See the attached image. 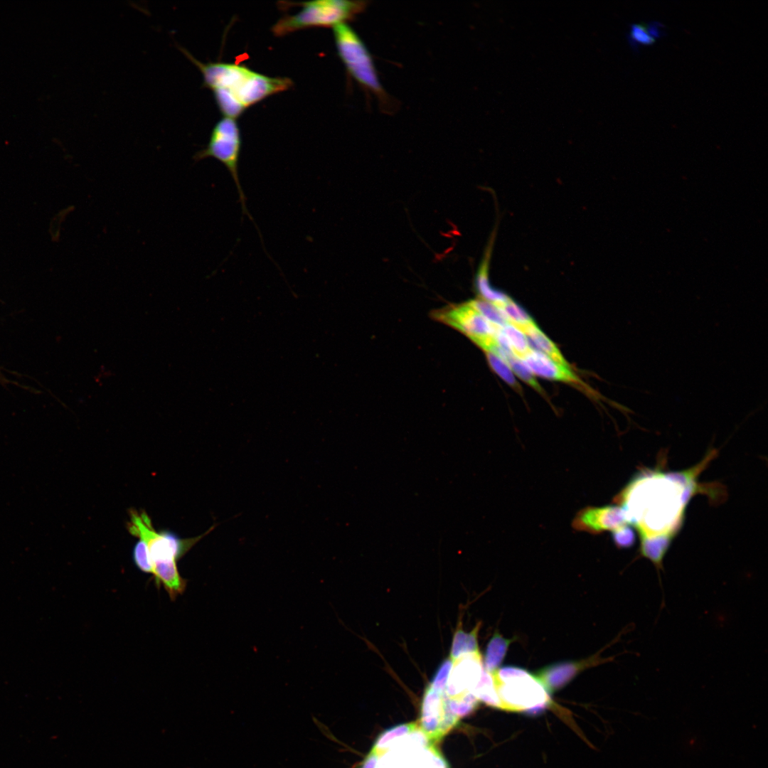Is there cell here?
<instances>
[{
	"label": "cell",
	"instance_id": "obj_1",
	"mask_svg": "<svg viewBox=\"0 0 768 768\" xmlns=\"http://www.w3.org/2000/svg\"><path fill=\"white\" fill-rule=\"evenodd\" d=\"M181 52L200 70L203 86L210 89L225 117L236 119L250 107L265 98L289 90L293 82L284 77H270L245 65L223 62L203 63L188 50Z\"/></svg>",
	"mask_w": 768,
	"mask_h": 768
},
{
	"label": "cell",
	"instance_id": "obj_2",
	"mask_svg": "<svg viewBox=\"0 0 768 768\" xmlns=\"http://www.w3.org/2000/svg\"><path fill=\"white\" fill-rule=\"evenodd\" d=\"M371 751L378 757L377 768H449L417 723L386 730Z\"/></svg>",
	"mask_w": 768,
	"mask_h": 768
},
{
	"label": "cell",
	"instance_id": "obj_3",
	"mask_svg": "<svg viewBox=\"0 0 768 768\" xmlns=\"http://www.w3.org/2000/svg\"><path fill=\"white\" fill-rule=\"evenodd\" d=\"M129 513V521L127 528L131 535L146 544L154 580H161L177 574V560L218 526L213 524L198 536L181 539L169 530L156 531L144 511L131 509Z\"/></svg>",
	"mask_w": 768,
	"mask_h": 768
},
{
	"label": "cell",
	"instance_id": "obj_4",
	"mask_svg": "<svg viewBox=\"0 0 768 768\" xmlns=\"http://www.w3.org/2000/svg\"><path fill=\"white\" fill-rule=\"evenodd\" d=\"M280 7L301 6L302 9L294 15H287L279 19L272 26V31L281 37L295 31L314 28H334L346 23L364 11L366 2L363 1L316 0L305 2L283 1Z\"/></svg>",
	"mask_w": 768,
	"mask_h": 768
},
{
	"label": "cell",
	"instance_id": "obj_5",
	"mask_svg": "<svg viewBox=\"0 0 768 768\" xmlns=\"http://www.w3.org/2000/svg\"><path fill=\"white\" fill-rule=\"evenodd\" d=\"M499 700V709L535 713L550 704V693L535 676L513 666L491 673Z\"/></svg>",
	"mask_w": 768,
	"mask_h": 768
},
{
	"label": "cell",
	"instance_id": "obj_6",
	"mask_svg": "<svg viewBox=\"0 0 768 768\" xmlns=\"http://www.w3.org/2000/svg\"><path fill=\"white\" fill-rule=\"evenodd\" d=\"M333 33L338 55L348 74L383 105L389 104L373 57L358 34L347 23L334 27Z\"/></svg>",
	"mask_w": 768,
	"mask_h": 768
},
{
	"label": "cell",
	"instance_id": "obj_7",
	"mask_svg": "<svg viewBox=\"0 0 768 768\" xmlns=\"http://www.w3.org/2000/svg\"><path fill=\"white\" fill-rule=\"evenodd\" d=\"M241 148V132L235 119L224 117L215 124L206 146L195 154L194 159L213 158L227 169L237 188L242 212L253 222L247 208L246 197L239 176Z\"/></svg>",
	"mask_w": 768,
	"mask_h": 768
},
{
	"label": "cell",
	"instance_id": "obj_8",
	"mask_svg": "<svg viewBox=\"0 0 768 768\" xmlns=\"http://www.w3.org/2000/svg\"><path fill=\"white\" fill-rule=\"evenodd\" d=\"M483 670L479 651L464 654L452 661L445 692L451 711L458 717L467 715L476 708L479 701L473 692Z\"/></svg>",
	"mask_w": 768,
	"mask_h": 768
},
{
	"label": "cell",
	"instance_id": "obj_9",
	"mask_svg": "<svg viewBox=\"0 0 768 768\" xmlns=\"http://www.w3.org/2000/svg\"><path fill=\"white\" fill-rule=\"evenodd\" d=\"M434 317L464 334L484 351L496 343L494 336L498 326L487 321L469 302L438 311Z\"/></svg>",
	"mask_w": 768,
	"mask_h": 768
},
{
	"label": "cell",
	"instance_id": "obj_10",
	"mask_svg": "<svg viewBox=\"0 0 768 768\" xmlns=\"http://www.w3.org/2000/svg\"><path fill=\"white\" fill-rule=\"evenodd\" d=\"M459 718L450 710L445 691L437 690L430 685L425 689L421 707L420 727L432 742L441 740L456 725Z\"/></svg>",
	"mask_w": 768,
	"mask_h": 768
},
{
	"label": "cell",
	"instance_id": "obj_11",
	"mask_svg": "<svg viewBox=\"0 0 768 768\" xmlns=\"http://www.w3.org/2000/svg\"><path fill=\"white\" fill-rule=\"evenodd\" d=\"M626 521L624 512L614 506H588L580 510L575 516L572 526L576 530L598 534L606 530H615Z\"/></svg>",
	"mask_w": 768,
	"mask_h": 768
},
{
	"label": "cell",
	"instance_id": "obj_12",
	"mask_svg": "<svg viewBox=\"0 0 768 768\" xmlns=\"http://www.w3.org/2000/svg\"><path fill=\"white\" fill-rule=\"evenodd\" d=\"M533 374L552 380L579 383L580 380L569 367L562 366L543 353L531 348L521 359Z\"/></svg>",
	"mask_w": 768,
	"mask_h": 768
},
{
	"label": "cell",
	"instance_id": "obj_13",
	"mask_svg": "<svg viewBox=\"0 0 768 768\" xmlns=\"http://www.w3.org/2000/svg\"><path fill=\"white\" fill-rule=\"evenodd\" d=\"M590 661L558 663L541 669L535 676L550 693L563 687L581 670L590 666Z\"/></svg>",
	"mask_w": 768,
	"mask_h": 768
},
{
	"label": "cell",
	"instance_id": "obj_14",
	"mask_svg": "<svg viewBox=\"0 0 768 768\" xmlns=\"http://www.w3.org/2000/svg\"><path fill=\"white\" fill-rule=\"evenodd\" d=\"M663 26L661 22L655 21L630 23V30L626 36L631 48L636 51L639 46L653 44L657 38L665 35L661 30Z\"/></svg>",
	"mask_w": 768,
	"mask_h": 768
},
{
	"label": "cell",
	"instance_id": "obj_15",
	"mask_svg": "<svg viewBox=\"0 0 768 768\" xmlns=\"http://www.w3.org/2000/svg\"><path fill=\"white\" fill-rule=\"evenodd\" d=\"M531 341L536 350L543 353L557 363L569 367L567 361L555 344L535 324L523 331Z\"/></svg>",
	"mask_w": 768,
	"mask_h": 768
},
{
	"label": "cell",
	"instance_id": "obj_16",
	"mask_svg": "<svg viewBox=\"0 0 768 768\" xmlns=\"http://www.w3.org/2000/svg\"><path fill=\"white\" fill-rule=\"evenodd\" d=\"M511 639H507L496 632L489 641L484 656V667L489 673L498 668L503 660Z\"/></svg>",
	"mask_w": 768,
	"mask_h": 768
},
{
	"label": "cell",
	"instance_id": "obj_17",
	"mask_svg": "<svg viewBox=\"0 0 768 768\" xmlns=\"http://www.w3.org/2000/svg\"><path fill=\"white\" fill-rule=\"evenodd\" d=\"M479 625L469 633L465 632L461 627L457 629L450 651V659L454 661L461 656L479 651L477 634Z\"/></svg>",
	"mask_w": 768,
	"mask_h": 768
},
{
	"label": "cell",
	"instance_id": "obj_18",
	"mask_svg": "<svg viewBox=\"0 0 768 768\" xmlns=\"http://www.w3.org/2000/svg\"><path fill=\"white\" fill-rule=\"evenodd\" d=\"M496 306L503 313L508 323L522 332L535 325L533 319L527 312L511 298L505 303Z\"/></svg>",
	"mask_w": 768,
	"mask_h": 768
},
{
	"label": "cell",
	"instance_id": "obj_19",
	"mask_svg": "<svg viewBox=\"0 0 768 768\" xmlns=\"http://www.w3.org/2000/svg\"><path fill=\"white\" fill-rule=\"evenodd\" d=\"M473 694L479 701L487 705L499 708V700L495 689L492 675L484 667L479 682L474 690Z\"/></svg>",
	"mask_w": 768,
	"mask_h": 768
},
{
	"label": "cell",
	"instance_id": "obj_20",
	"mask_svg": "<svg viewBox=\"0 0 768 768\" xmlns=\"http://www.w3.org/2000/svg\"><path fill=\"white\" fill-rule=\"evenodd\" d=\"M487 267V264L484 263L479 271L476 278L477 289L484 299L498 306L507 302L510 298L503 292L491 287L489 282Z\"/></svg>",
	"mask_w": 768,
	"mask_h": 768
},
{
	"label": "cell",
	"instance_id": "obj_21",
	"mask_svg": "<svg viewBox=\"0 0 768 768\" xmlns=\"http://www.w3.org/2000/svg\"><path fill=\"white\" fill-rule=\"evenodd\" d=\"M501 330L508 340L513 354L522 359L531 349L525 334L509 323L501 327Z\"/></svg>",
	"mask_w": 768,
	"mask_h": 768
},
{
	"label": "cell",
	"instance_id": "obj_22",
	"mask_svg": "<svg viewBox=\"0 0 768 768\" xmlns=\"http://www.w3.org/2000/svg\"><path fill=\"white\" fill-rule=\"evenodd\" d=\"M468 302L493 325L502 327L508 323L501 310L493 303L480 298Z\"/></svg>",
	"mask_w": 768,
	"mask_h": 768
},
{
	"label": "cell",
	"instance_id": "obj_23",
	"mask_svg": "<svg viewBox=\"0 0 768 768\" xmlns=\"http://www.w3.org/2000/svg\"><path fill=\"white\" fill-rule=\"evenodd\" d=\"M502 354L501 358L509 366L514 373L538 391H541V388L534 378L533 374L521 359L511 353H505L503 351Z\"/></svg>",
	"mask_w": 768,
	"mask_h": 768
},
{
	"label": "cell",
	"instance_id": "obj_24",
	"mask_svg": "<svg viewBox=\"0 0 768 768\" xmlns=\"http://www.w3.org/2000/svg\"><path fill=\"white\" fill-rule=\"evenodd\" d=\"M485 353L487 361L494 371L512 388L516 390H520V385L517 383L509 366L495 353L489 351Z\"/></svg>",
	"mask_w": 768,
	"mask_h": 768
},
{
	"label": "cell",
	"instance_id": "obj_25",
	"mask_svg": "<svg viewBox=\"0 0 768 768\" xmlns=\"http://www.w3.org/2000/svg\"><path fill=\"white\" fill-rule=\"evenodd\" d=\"M132 558L139 570L145 573L152 574V566L149 559L148 548L144 541L141 539L134 545Z\"/></svg>",
	"mask_w": 768,
	"mask_h": 768
},
{
	"label": "cell",
	"instance_id": "obj_26",
	"mask_svg": "<svg viewBox=\"0 0 768 768\" xmlns=\"http://www.w3.org/2000/svg\"><path fill=\"white\" fill-rule=\"evenodd\" d=\"M452 666V661L447 658L439 667L430 686L440 691H445L449 676Z\"/></svg>",
	"mask_w": 768,
	"mask_h": 768
},
{
	"label": "cell",
	"instance_id": "obj_27",
	"mask_svg": "<svg viewBox=\"0 0 768 768\" xmlns=\"http://www.w3.org/2000/svg\"><path fill=\"white\" fill-rule=\"evenodd\" d=\"M613 532V540L619 548H627L633 545L634 537L631 529L622 526Z\"/></svg>",
	"mask_w": 768,
	"mask_h": 768
},
{
	"label": "cell",
	"instance_id": "obj_28",
	"mask_svg": "<svg viewBox=\"0 0 768 768\" xmlns=\"http://www.w3.org/2000/svg\"><path fill=\"white\" fill-rule=\"evenodd\" d=\"M378 757L376 754L370 751L368 756L366 759L363 768H377Z\"/></svg>",
	"mask_w": 768,
	"mask_h": 768
}]
</instances>
